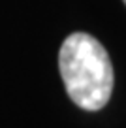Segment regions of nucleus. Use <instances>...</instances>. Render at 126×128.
<instances>
[{"mask_svg":"<svg viewBox=\"0 0 126 128\" xmlns=\"http://www.w3.org/2000/svg\"><path fill=\"white\" fill-rule=\"evenodd\" d=\"M58 68L66 92L75 106L98 111L113 92V64L106 47L87 32H74L58 53Z\"/></svg>","mask_w":126,"mask_h":128,"instance_id":"f257e3e1","label":"nucleus"},{"mask_svg":"<svg viewBox=\"0 0 126 128\" xmlns=\"http://www.w3.org/2000/svg\"><path fill=\"white\" fill-rule=\"evenodd\" d=\"M124 4H126V0H124Z\"/></svg>","mask_w":126,"mask_h":128,"instance_id":"f03ea898","label":"nucleus"}]
</instances>
